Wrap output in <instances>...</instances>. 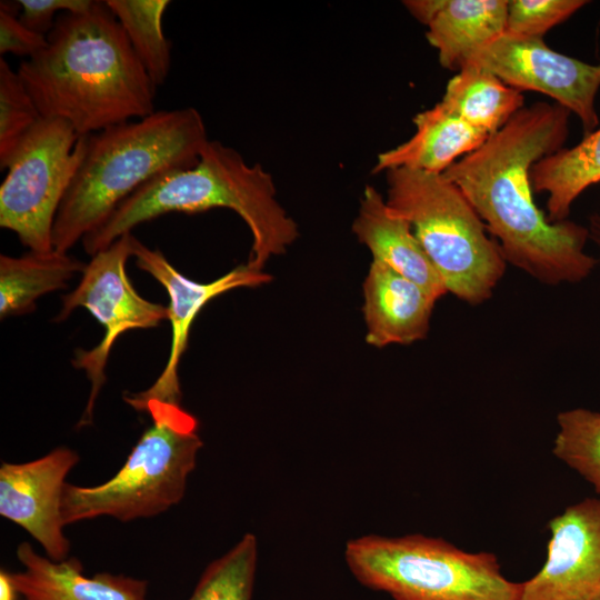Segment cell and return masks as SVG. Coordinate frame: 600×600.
Instances as JSON below:
<instances>
[{"instance_id": "24", "label": "cell", "mask_w": 600, "mask_h": 600, "mask_svg": "<svg viewBox=\"0 0 600 600\" xmlns=\"http://www.w3.org/2000/svg\"><path fill=\"white\" fill-rule=\"evenodd\" d=\"M553 454L590 482L600 496V413L572 409L558 414Z\"/></svg>"}, {"instance_id": "13", "label": "cell", "mask_w": 600, "mask_h": 600, "mask_svg": "<svg viewBox=\"0 0 600 600\" xmlns=\"http://www.w3.org/2000/svg\"><path fill=\"white\" fill-rule=\"evenodd\" d=\"M76 451L59 447L24 463L0 467V514L29 532L54 561L67 559L61 500L69 471L78 463Z\"/></svg>"}, {"instance_id": "18", "label": "cell", "mask_w": 600, "mask_h": 600, "mask_svg": "<svg viewBox=\"0 0 600 600\" xmlns=\"http://www.w3.org/2000/svg\"><path fill=\"white\" fill-rule=\"evenodd\" d=\"M507 0H443L427 24L426 37L440 64L460 70L469 59L506 31Z\"/></svg>"}, {"instance_id": "3", "label": "cell", "mask_w": 600, "mask_h": 600, "mask_svg": "<svg viewBox=\"0 0 600 600\" xmlns=\"http://www.w3.org/2000/svg\"><path fill=\"white\" fill-rule=\"evenodd\" d=\"M213 208L230 209L247 223L252 237L247 264L258 271L299 236L297 223L276 198L272 176L259 163L248 164L236 149L209 140L194 167L152 178L81 242L92 257L134 227L162 214Z\"/></svg>"}, {"instance_id": "23", "label": "cell", "mask_w": 600, "mask_h": 600, "mask_svg": "<svg viewBox=\"0 0 600 600\" xmlns=\"http://www.w3.org/2000/svg\"><path fill=\"white\" fill-rule=\"evenodd\" d=\"M257 560V538L247 533L206 568L189 600H251Z\"/></svg>"}, {"instance_id": "6", "label": "cell", "mask_w": 600, "mask_h": 600, "mask_svg": "<svg viewBox=\"0 0 600 600\" xmlns=\"http://www.w3.org/2000/svg\"><path fill=\"white\" fill-rule=\"evenodd\" d=\"M386 179L387 204L410 223L447 290L469 303L488 299L506 259L460 189L443 174L406 168Z\"/></svg>"}, {"instance_id": "21", "label": "cell", "mask_w": 600, "mask_h": 600, "mask_svg": "<svg viewBox=\"0 0 600 600\" xmlns=\"http://www.w3.org/2000/svg\"><path fill=\"white\" fill-rule=\"evenodd\" d=\"M440 102L472 127L492 134L523 108L524 96L493 73L467 62L449 80Z\"/></svg>"}, {"instance_id": "27", "label": "cell", "mask_w": 600, "mask_h": 600, "mask_svg": "<svg viewBox=\"0 0 600 600\" xmlns=\"http://www.w3.org/2000/svg\"><path fill=\"white\" fill-rule=\"evenodd\" d=\"M18 1H1L0 4V53H12L30 59L42 51L47 36L32 31L19 19Z\"/></svg>"}, {"instance_id": "29", "label": "cell", "mask_w": 600, "mask_h": 600, "mask_svg": "<svg viewBox=\"0 0 600 600\" xmlns=\"http://www.w3.org/2000/svg\"><path fill=\"white\" fill-rule=\"evenodd\" d=\"M403 3L417 20L427 26L442 7L443 0H408Z\"/></svg>"}, {"instance_id": "12", "label": "cell", "mask_w": 600, "mask_h": 600, "mask_svg": "<svg viewBox=\"0 0 600 600\" xmlns=\"http://www.w3.org/2000/svg\"><path fill=\"white\" fill-rule=\"evenodd\" d=\"M548 528L546 562L520 600H600V498L567 507Z\"/></svg>"}, {"instance_id": "28", "label": "cell", "mask_w": 600, "mask_h": 600, "mask_svg": "<svg viewBox=\"0 0 600 600\" xmlns=\"http://www.w3.org/2000/svg\"><path fill=\"white\" fill-rule=\"evenodd\" d=\"M97 0H18L20 21L38 33L48 36L62 12L84 13Z\"/></svg>"}, {"instance_id": "31", "label": "cell", "mask_w": 600, "mask_h": 600, "mask_svg": "<svg viewBox=\"0 0 600 600\" xmlns=\"http://www.w3.org/2000/svg\"><path fill=\"white\" fill-rule=\"evenodd\" d=\"M597 234H598V240L600 242V224L597 226Z\"/></svg>"}, {"instance_id": "22", "label": "cell", "mask_w": 600, "mask_h": 600, "mask_svg": "<svg viewBox=\"0 0 600 600\" xmlns=\"http://www.w3.org/2000/svg\"><path fill=\"white\" fill-rule=\"evenodd\" d=\"M156 88L163 86L171 68V41L162 30L168 0H107Z\"/></svg>"}, {"instance_id": "11", "label": "cell", "mask_w": 600, "mask_h": 600, "mask_svg": "<svg viewBox=\"0 0 600 600\" xmlns=\"http://www.w3.org/2000/svg\"><path fill=\"white\" fill-rule=\"evenodd\" d=\"M132 257L136 266L152 276L168 292L171 342L164 369L154 383L143 391L128 393L123 399L137 411H143L146 403L154 399L180 404L178 366L198 313L213 298L237 288L267 283L271 276L241 264L211 282H197L178 271L161 251L146 247L138 239H134Z\"/></svg>"}, {"instance_id": "16", "label": "cell", "mask_w": 600, "mask_h": 600, "mask_svg": "<svg viewBox=\"0 0 600 600\" xmlns=\"http://www.w3.org/2000/svg\"><path fill=\"white\" fill-rule=\"evenodd\" d=\"M363 297L369 344H408L427 334L436 300L386 264L372 260Z\"/></svg>"}, {"instance_id": "7", "label": "cell", "mask_w": 600, "mask_h": 600, "mask_svg": "<svg viewBox=\"0 0 600 600\" xmlns=\"http://www.w3.org/2000/svg\"><path fill=\"white\" fill-rule=\"evenodd\" d=\"M346 563L363 587L393 600H520L522 583L508 580L494 553L469 552L420 533L350 540Z\"/></svg>"}, {"instance_id": "15", "label": "cell", "mask_w": 600, "mask_h": 600, "mask_svg": "<svg viewBox=\"0 0 600 600\" xmlns=\"http://www.w3.org/2000/svg\"><path fill=\"white\" fill-rule=\"evenodd\" d=\"M17 557L24 570L11 574L24 600H148L146 580L106 572L87 577L77 558L54 561L28 542L19 544Z\"/></svg>"}, {"instance_id": "14", "label": "cell", "mask_w": 600, "mask_h": 600, "mask_svg": "<svg viewBox=\"0 0 600 600\" xmlns=\"http://www.w3.org/2000/svg\"><path fill=\"white\" fill-rule=\"evenodd\" d=\"M352 231L374 261L414 282L436 301L448 292L410 223L394 212L372 186L363 190Z\"/></svg>"}, {"instance_id": "10", "label": "cell", "mask_w": 600, "mask_h": 600, "mask_svg": "<svg viewBox=\"0 0 600 600\" xmlns=\"http://www.w3.org/2000/svg\"><path fill=\"white\" fill-rule=\"evenodd\" d=\"M468 62L521 92L531 90L551 97L579 117L587 134L599 123L594 100L600 88V63L590 64L556 52L542 38L506 32Z\"/></svg>"}, {"instance_id": "25", "label": "cell", "mask_w": 600, "mask_h": 600, "mask_svg": "<svg viewBox=\"0 0 600 600\" xmlns=\"http://www.w3.org/2000/svg\"><path fill=\"white\" fill-rule=\"evenodd\" d=\"M41 118L18 71L0 58V167Z\"/></svg>"}, {"instance_id": "1", "label": "cell", "mask_w": 600, "mask_h": 600, "mask_svg": "<svg viewBox=\"0 0 600 600\" xmlns=\"http://www.w3.org/2000/svg\"><path fill=\"white\" fill-rule=\"evenodd\" d=\"M569 114L546 102L522 108L442 173L498 238L503 258L548 283L579 281L597 263L583 251L588 230L568 220L550 222L532 197L531 167L562 148Z\"/></svg>"}, {"instance_id": "19", "label": "cell", "mask_w": 600, "mask_h": 600, "mask_svg": "<svg viewBox=\"0 0 600 600\" xmlns=\"http://www.w3.org/2000/svg\"><path fill=\"white\" fill-rule=\"evenodd\" d=\"M86 263L52 249L29 250L20 257L0 256L1 319L31 312L36 301L50 292L63 289L68 281L83 271Z\"/></svg>"}, {"instance_id": "30", "label": "cell", "mask_w": 600, "mask_h": 600, "mask_svg": "<svg viewBox=\"0 0 600 600\" xmlns=\"http://www.w3.org/2000/svg\"><path fill=\"white\" fill-rule=\"evenodd\" d=\"M19 594L12 574L2 569L0 571V600H17Z\"/></svg>"}, {"instance_id": "5", "label": "cell", "mask_w": 600, "mask_h": 600, "mask_svg": "<svg viewBox=\"0 0 600 600\" xmlns=\"http://www.w3.org/2000/svg\"><path fill=\"white\" fill-rule=\"evenodd\" d=\"M143 411L149 412L152 423L116 476L94 487L64 484V526L98 517L122 522L149 518L183 498L202 447L198 421L179 403L156 399L148 401Z\"/></svg>"}, {"instance_id": "17", "label": "cell", "mask_w": 600, "mask_h": 600, "mask_svg": "<svg viewBox=\"0 0 600 600\" xmlns=\"http://www.w3.org/2000/svg\"><path fill=\"white\" fill-rule=\"evenodd\" d=\"M413 123V136L379 153L372 173L406 168L442 174L490 136L449 111L441 102L419 112Z\"/></svg>"}, {"instance_id": "8", "label": "cell", "mask_w": 600, "mask_h": 600, "mask_svg": "<svg viewBox=\"0 0 600 600\" xmlns=\"http://www.w3.org/2000/svg\"><path fill=\"white\" fill-rule=\"evenodd\" d=\"M87 136L64 120L41 118L0 167V227L29 250L53 249L58 210L83 160Z\"/></svg>"}, {"instance_id": "4", "label": "cell", "mask_w": 600, "mask_h": 600, "mask_svg": "<svg viewBox=\"0 0 600 600\" xmlns=\"http://www.w3.org/2000/svg\"><path fill=\"white\" fill-rule=\"evenodd\" d=\"M208 141L202 116L192 107L158 110L88 134L54 220L53 249L68 252L152 178L194 167Z\"/></svg>"}, {"instance_id": "20", "label": "cell", "mask_w": 600, "mask_h": 600, "mask_svg": "<svg viewBox=\"0 0 600 600\" xmlns=\"http://www.w3.org/2000/svg\"><path fill=\"white\" fill-rule=\"evenodd\" d=\"M532 189L548 193V220L564 221L581 192L600 182V129L572 148H561L537 161L530 170Z\"/></svg>"}, {"instance_id": "2", "label": "cell", "mask_w": 600, "mask_h": 600, "mask_svg": "<svg viewBox=\"0 0 600 600\" xmlns=\"http://www.w3.org/2000/svg\"><path fill=\"white\" fill-rule=\"evenodd\" d=\"M47 40L17 70L42 118L87 136L156 111L157 88L106 1L60 13Z\"/></svg>"}, {"instance_id": "9", "label": "cell", "mask_w": 600, "mask_h": 600, "mask_svg": "<svg viewBox=\"0 0 600 600\" xmlns=\"http://www.w3.org/2000/svg\"><path fill=\"white\" fill-rule=\"evenodd\" d=\"M134 237L126 233L98 251L86 264L74 290L62 297L56 321L66 320L76 309H87L102 326L101 341L90 350H77L72 364L86 372L90 393L78 428L92 423L98 394L106 382V366L116 340L133 329L158 327L168 319L167 307L141 297L128 277L126 264L133 256Z\"/></svg>"}, {"instance_id": "26", "label": "cell", "mask_w": 600, "mask_h": 600, "mask_svg": "<svg viewBox=\"0 0 600 600\" xmlns=\"http://www.w3.org/2000/svg\"><path fill=\"white\" fill-rule=\"evenodd\" d=\"M584 0H511L508 1L506 33L542 38L554 26L587 4Z\"/></svg>"}]
</instances>
